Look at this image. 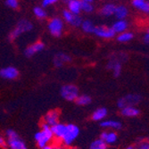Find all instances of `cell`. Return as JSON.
<instances>
[{"label": "cell", "mask_w": 149, "mask_h": 149, "mask_svg": "<svg viewBox=\"0 0 149 149\" xmlns=\"http://www.w3.org/2000/svg\"><path fill=\"white\" fill-rule=\"evenodd\" d=\"M106 114H107V110L105 108H99V109H97L93 113L92 118L95 120H100L104 119L106 116Z\"/></svg>", "instance_id": "484cf974"}, {"label": "cell", "mask_w": 149, "mask_h": 149, "mask_svg": "<svg viewBox=\"0 0 149 149\" xmlns=\"http://www.w3.org/2000/svg\"><path fill=\"white\" fill-rule=\"evenodd\" d=\"M95 35H97L99 38H112L115 36V32L113 30L109 27H105V26H98V27H95V30L93 32Z\"/></svg>", "instance_id": "52a82bcc"}, {"label": "cell", "mask_w": 149, "mask_h": 149, "mask_svg": "<svg viewBox=\"0 0 149 149\" xmlns=\"http://www.w3.org/2000/svg\"><path fill=\"white\" fill-rule=\"evenodd\" d=\"M69 1H70V0H63V2H64V3H66V4L68 3Z\"/></svg>", "instance_id": "f35d334b"}, {"label": "cell", "mask_w": 149, "mask_h": 149, "mask_svg": "<svg viewBox=\"0 0 149 149\" xmlns=\"http://www.w3.org/2000/svg\"><path fill=\"white\" fill-rule=\"evenodd\" d=\"M101 139L106 144H113L117 140V135L114 132H103L101 134Z\"/></svg>", "instance_id": "ac0fdd59"}, {"label": "cell", "mask_w": 149, "mask_h": 149, "mask_svg": "<svg viewBox=\"0 0 149 149\" xmlns=\"http://www.w3.org/2000/svg\"><path fill=\"white\" fill-rule=\"evenodd\" d=\"M58 119H59V113L57 111H51L49 112L44 118L45 123L47 124L49 127L56 125L58 123Z\"/></svg>", "instance_id": "8fae6325"}, {"label": "cell", "mask_w": 149, "mask_h": 149, "mask_svg": "<svg viewBox=\"0 0 149 149\" xmlns=\"http://www.w3.org/2000/svg\"><path fill=\"white\" fill-rule=\"evenodd\" d=\"M143 41H144V43L145 44H148V42H149V33L148 32H146L145 35H144V37H143Z\"/></svg>", "instance_id": "836d02e7"}, {"label": "cell", "mask_w": 149, "mask_h": 149, "mask_svg": "<svg viewBox=\"0 0 149 149\" xmlns=\"http://www.w3.org/2000/svg\"><path fill=\"white\" fill-rule=\"evenodd\" d=\"M138 149H149V146L147 143H143L142 145L139 146V147Z\"/></svg>", "instance_id": "e575fe53"}, {"label": "cell", "mask_w": 149, "mask_h": 149, "mask_svg": "<svg viewBox=\"0 0 149 149\" xmlns=\"http://www.w3.org/2000/svg\"><path fill=\"white\" fill-rule=\"evenodd\" d=\"M112 29L113 30L115 34H120L123 31H126V30L128 29V23L125 20H118L113 23Z\"/></svg>", "instance_id": "5bb4252c"}, {"label": "cell", "mask_w": 149, "mask_h": 149, "mask_svg": "<svg viewBox=\"0 0 149 149\" xmlns=\"http://www.w3.org/2000/svg\"><path fill=\"white\" fill-rule=\"evenodd\" d=\"M118 20H124L128 15V9L124 6H118L115 7L114 15Z\"/></svg>", "instance_id": "2e32d148"}, {"label": "cell", "mask_w": 149, "mask_h": 149, "mask_svg": "<svg viewBox=\"0 0 149 149\" xmlns=\"http://www.w3.org/2000/svg\"><path fill=\"white\" fill-rule=\"evenodd\" d=\"M80 26H81V28H82V30L87 33H93L94 30H95V27H96L93 24V22L89 20L82 21Z\"/></svg>", "instance_id": "603a6c76"}, {"label": "cell", "mask_w": 149, "mask_h": 149, "mask_svg": "<svg viewBox=\"0 0 149 149\" xmlns=\"http://www.w3.org/2000/svg\"><path fill=\"white\" fill-rule=\"evenodd\" d=\"M132 38H133V34L131 32H129V31H123V32H121L117 37L118 41H120L121 43L129 42V41H130Z\"/></svg>", "instance_id": "cb8c5ba5"}, {"label": "cell", "mask_w": 149, "mask_h": 149, "mask_svg": "<svg viewBox=\"0 0 149 149\" xmlns=\"http://www.w3.org/2000/svg\"><path fill=\"white\" fill-rule=\"evenodd\" d=\"M140 101V97L139 95H128V96L120 98L118 102V106L120 108H124L127 106H132L138 104Z\"/></svg>", "instance_id": "ba28073f"}, {"label": "cell", "mask_w": 149, "mask_h": 149, "mask_svg": "<svg viewBox=\"0 0 149 149\" xmlns=\"http://www.w3.org/2000/svg\"><path fill=\"white\" fill-rule=\"evenodd\" d=\"M79 133V130L76 125L73 124H68L66 125V130L63 136V140L65 145H71L72 141L78 137Z\"/></svg>", "instance_id": "3957f363"}, {"label": "cell", "mask_w": 149, "mask_h": 149, "mask_svg": "<svg viewBox=\"0 0 149 149\" xmlns=\"http://www.w3.org/2000/svg\"><path fill=\"white\" fill-rule=\"evenodd\" d=\"M61 95L64 99L68 101H72L78 97L79 90L74 85H65L61 89Z\"/></svg>", "instance_id": "277c9868"}, {"label": "cell", "mask_w": 149, "mask_h": 149, "mask_svg": "<svg viewBox=\"0 0 149 149\" xmlns=\"http://www.w3.org/2000/svg\"><path fill=\"white\" fill-rule=\"evenodd\" d=\"M58 149H62V148H58Z\"/></svg>", "instance_id": "60d3db41"}, {"label": "cell", "mask_w": 149, "mask_h": 149, "mask_svg": "<svg viewBox=\"0 0 149 149\" xmlns=\"http://www.w3.org/2000/svg\"><path fill=\"white\" fill-rule=\"evenodd\" d=\"M33 12H34L35 16L38 19H44L47 16V12L42 7H38V6L35 7Z\"/></svg>", "instance_id": "f1b7e54d"}, {"label": "cell", "mask_w": 149, "mask_h": 149, "mask_svg": "<svg viewBox=\"0 0 149 149\" xmlns=\"http://www.w3.org/2000/svg\"><path fill=\"white\" fill-rule=\"evenodd\" d=\"M70 61H71V57L69 56L65 55L63 53H60L55 57L54 63H55L56 66H62L64 63H68Z\"/></svg>", "instance_id": "44dd1931"}, {"label": "cell", "mask_w": 149, "mask_h": 149, "mask_svg": "<svg viewBox=\"0 0 149 149\" xmlns=\"http://www.w3.org/2000/svg\"><path fill=\"white\" fill-rule=\"evenodd\" d=\"M116 6L113 4H107L104 6L101 9V15L104 16H112L114 15Z\"/></svg>", "instance_id": "7402d4cb"}, {"label": "cell", "mask_w": 149, "mask_h": 149, "mask_svg": "<svg viewBox=\"0 0 149 149\" xmlns=\"http://www.w3.org/2000/svg\"><path fill=\"white\" fill-rule=\"evenodd\" d=\"M5 146V140L3 138L0 137V146Z\"/></svg>", "instance_id": "d590c367"}, {"label": "cell", "mask_w": 149, "mask_h": 149, "mask_svg": "<svg viewBox=\"0 0 149 149\" xmlns=\"http://www.w3.org/2000/svg\"><path fill=\"white\" fill-rule=\"evenodd\" d=\"M106 147H107L106 143L101 139L94 141L90 145V149H106Z\"/></svg>", "instance_id": "4316f807"}, {"label": "cell", "mask_w": 149, "mask_h": 149, "mask_svg": "<svg viewBox=\"0 0 149 149\" xmlns=\"http://www.w3.org/2000/svg\"><path fill=\"white\" fill-rule=\"evenodd\" d=\"M8 144L11 149H27L23 141H22L19 138L13 139H8Z\"/></svg>", "instance_id": "ffe728a7"}, {"label": "cell", "mask_w": 149, "mask_h": 149, "mask_svg": "<svg viewBox=\"0 0 149 149\" xmlns=\"http://www.w3.org/2000/svg\"><path fill=\"white\" fill-rule=\"evenodd\" d=\"M127 149H133V148H132V147H128Z\"/></svg>", "instance_id": "ab89813d"}, {"label": "cell", "mask_w": 149, "mask_h": 149, "mask_svg": "<svg viewBox=\"0 0 149 149\" xmlns=\"http://www.w3.org/2000/svg\"><path fill=\"white\" fill-rule=\"evenodd\" d=\"M63 17L67 23H69L74 27H79L81 25V22H82V19H81V17L79 15H74L69 10L63 11Z\"/></svg>", "instance_id": "8992f818"}, {"label": "cell", "mask_w": 149, "mask_h": 149, "mask_svg": "<svg viewBox=\"0 0 149 149\" xmlns=\"http://www.w3.org/2000/svg\"><path fill=\"white\" fill-rule=\"evenodd\" d=\"M67 5H68V10L71 13L74 15H79L81 12V0H70Z\"/></svg>", "instance_id": "4fadbf2b"}, {"label": "cell", "mask_w": 149, "mask_h": 149, "mask_svg": "<svg viewBox=\"0 0 149 149\" xmlns=\"http://www.w3.org/2000/svg\"><path fill=\"white\" fill-rule=\"evenodd\" d=\"M81 1H83V2H88V3H92V2H93V0H81Z\"/></svg>", "instance_id": "74e56055"}, {"label": "cell", "mask_w": 149, "mask_h": 149, "mask_svg": "<svg viewBox=\"0 0 149 149\" xmlns=\"http://www.w3.org/2000/svg\"><path fill=\"white\" fill-rule=\"evenodd\" d=\"M42 128H43L42 131H39L38 133H36V135H35V139L38 142V146L41 148L46 146L47 144L53 138V133L50 130V127L47 124H46V123L43 124Z\"/></svg>", "instance_id": "6da1fadb"}, {"label": "cell", "mask_w": 149, "mask_h": 149, "mask_svg": "<svg viewBox=\"0 0 149 149\" xmlns=\"http://www.w3.org/2000/svg\"><path fill=\"white\" fill-rule=\"evenodd\" d=\"M93 9H94V7L91 3L81 1V11H83L85 13H91L93 11Z\"/></svg>", "instance_id": "f546056e"}, {"label": "cell", "mask_w": 149, "mask_h": 149, "mask_svg": "<svg viewBox=\"0 0 149 149\" xmlns=\"http://www.w3.org/2000/svg\"><path fill=\"white\" fill-rule=\"evenodd\" d=\"M75 100H76L77 104L79 105H86L91 102V98L88 96H86V95H83V96H80V97L78 96V97Z\"/></svg>", "instance_id": "83f0119b"}, {"label": "cell", "mask_w": 149, "mask_h": 149, "mask_svg": "<svg viewBox=\"0 0 149 149\" xmlns=\"http://www.w3.org/2000/svg\"><path fill=\"white\" fill-rule=\"evenodd\" d=\"M57 1H59V0H43L42 6H43V7H47V6H48L50 5L56 3Z\"/></svg>", "instance_id": "d6a6232c"}, {"label": "cell", "mask_w": 149, "mask_h": 149, "mask_svg": "<svg viewBox=\"0 0 149 149\" xmlns=\"http://www.w3.org/2000/svg\"><path fill=\"white\" fill-rule=\"evenodd\" d=\"M48 30L55 37H60L63 30V23L60 18H53L48 23Z\"/></svg>", "instance_id": "5b68a950"}, {"label": "cell", "mask_w": 149, "mask_h": 149, "mask_svg": "<svg viewBox=\"0 0 149 149\" xmlns=\"http://www.w3.org/2000/svg\"><path fill=\"white\" fill-rule=\"evenodd\" d=\"M6 4L12 9H17L19 6V0H6Z\"/></svg>", "instance_id": "4dcf8cb0"}, {"label": "cell", "mask_w": 149, "mask_h": 149, "mask_svg": "<svg viewBox=\"0 0 149 149\" xmlns=\"http://www.w3.org/2000/svg\"><path fill=\"white\" fill-rule=\"evenodd\" d=\"M19 75V72L16 68L15 67H6V68H3L1 71H0V76L4 79H16Z\"/></svg>", "instance_id": "9c48e42d"}, {"label": "cell", "mask_w": 149, "mask_h": 149, "mask_svg": "<svg viewBox=\"0 0 149 149\" xmlns=\"http://www.w3.org/2000/svg\"><path fill=\"white\" fill-rule=\"evenodd\" d=\"M50 130L53 133V136H56L58 139H62L66 130V126L61 123H56L50 127Z\"/></svg>", "instance_id": "7c38bea8"}, {"label": "cell", "mask_w": 149, "mask_h": 149, "mask_svg": "<svg viewBox=\"0 0 149 149\" xmlns=\"http://www.w3.org/2000/svg\"><path fill=\"white\" fill-rule=\"evenodd\" d=\"M42 149H58V148H55V147L50 146H44Z\"/></svg>", "instance_id": "8d00e7d4"}, {"label": "cell", "mask_w": 149, "mask_h": 149, "mask_svg": "<svg viewBox=\"0 0 149 149\" xmlns=\"http://www.w3.org/2000/svg\"><path fill=\"white\" fill-rule=\"evenodd\" d=\"M32 29V24L27 20H22L18 22L15 29L10 33V39L13 40L17 38L21 34L29 31Z\"/></svg>", "instance_id": "7a4b0ae2"}, {"label": "cell", "mask_w": 149, "mask_h": 149, "mask_svg": "<svg viewBox=\"0 0 149 149\" xmlns=\"http://www.w3.org/2000/svg\"><path fill=\"white\" fill-rule=\"evenodd\" d=\"M132 5L143 13H148L149 12V3L146 0H132Z\"/></svg>", "instance_id": "9a60e30c"}, {"label": "cell", "mask_w": 149, "mask_h": 149, "mask_svg": "<svg viewBox=\"0 0 149 149\" xmlns=\"http://www.w3.org/2000/svg\"><path fill=\"white\" fill-rule=\"evenodd\" d=\"M101 126L104 128H113L119 130L121 128V123L116 120H106V121H103L101 123Z\"/></svg>", "instance_id": "d4e9b609"}, {"label": "cell", "mask_w": 149, "mask_h": 149, "mask_svg": "<svg viewBox=\"0 0 149 149\" xmlns=\"http://www.w3.org/2000/svg\"><path fill=\"white\" fill-rule=\"evenodd\" d=\"M44 48H45L44 43L40 42V41L36 42V43L29 46L28 47L26 48V50H25V56H28V57H31V56H34L35 54L41 52Z\"/></svg>", "instance_id": "30bf717a"}, {"label": "cell", "mask_w": 149, "mask_h": 149, "mask_svg": "<svg viewBox=\"0 0 149 149\" xmlns=\"http://www.w3.org/2000/svg\"><path fill=\"white\" fill-rule=\"evenodd\" d=\"M121 114L127 117H135L139 114V110L133 106H127V107L123 108Z\"/></svg>", "instance_id": "d6986e66"}, {"label": "cell", "mask_w": 149, "mask_h": 149, "mask_svg": "<svg viewBox=\"0 0 149 149\" xmlns=\"http://www.w3.org/2000/svg\"><path fill=\"white\" fill-rule=\"evenodd\" d=\"M108 69L112 70L113 72V75L115 77H118L121 72V64L116 60H111L108 63Z\"/></svg>", "instance_id": "e0dca14e"}, {"label": "cell", "mask_w": 149, "mask_h": 149, "mask_svg": "<svg viewBox=\"0 0 149 149\" xmlns=\"http://www.w3.org/2000/svg\"><path fill=\"white\" fill-rule=\"evenodd\" d=\"M6 134H7L8 139H13L18 138V135L16 134V132H15V131H13V130H7Z\"/></svg>", "instance_id": "1f68e13d"}]
</instances>
